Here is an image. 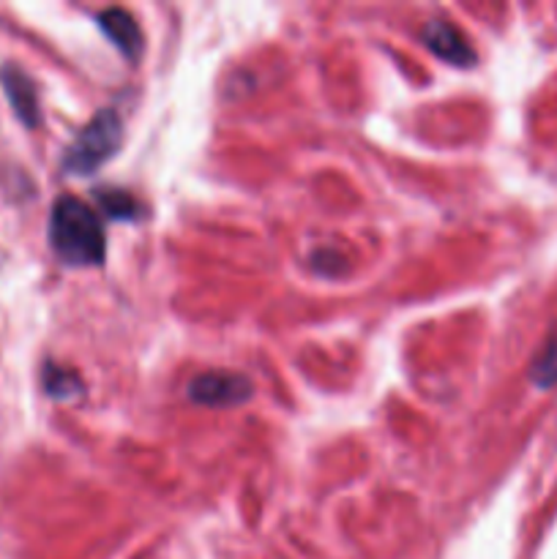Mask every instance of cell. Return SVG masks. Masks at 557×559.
Returning <instances> with one entry per match:
<instances>
[{
	"mask_svg": "<svg viewBox=\"0 0 557 559\" xmlns=\"http://www.w3.org/2000/svg\"><path fill=\"white\" fill-rule=\"evenodd\" d=\"M49 246L69 267H96L107 257L102 222L93 207L76 197L55 200L49 213Z\"/></svg>",
	"mask_w": 557,
	"mask_h": 559,
	"instance_id": "cell-1",
	"label": "cell"
},
{
	"mask_svg": "<svg viewBox=\"0 0 557 559\" xmlns=\"http://www.w3.org/2000/svg\"><path fill=\"white\" fill-rule=\"evenodd\" d=\"M123 145V123L115 109H102L91 123L74 136L63 158V169L71 175H93Z\"/></svg>",
	"mask_w": 557,
	"mask_h": 559,
	"instance_id": "cell-2",
	"label": "cell"
},
{
	"mask_svg": "<svg viewBox=\"0 0 557 559\" xmlns=\"http://www.w3.org/2000/svg\"><path fill=\"white\" fill-rule=\"evenodd\" d=\"M254 396V385L249 377L233 371H208L189 382V399L202 407H238Z\"/></svg>",
	"mask_w": 557,
	"mask_h": 559,
	"instance_id": "cell-3",
	"label": "cell"
},
{
	"mask_svg": "<svg viewBox=\"0 0 557 559\" xmlns=\"http://www.w3.org/2000/svg\"><path fill=\"white\" fill-rule=\"evenodd\" d=\"M424 44L437 55V58L446 60V63L462 66V69L475 63V52L470 49L467 38L459 33V27L448 25V22L442 20L429 22V25L424 27Z\"/></svg>",
	"mask_w": 557,
	"mask_h": 559,
	"instance_id": "cell-4",
	"label": "cell"
},
{
	"mask_svg": "<svg viewBox=\"0 0 557 559\" xmlns=\"http://www.w3.org/2000/svg\"><path fill=\"white\" fill-rule=\"evenodd\" d=\"M0 82H3V91L9 96L11 107H14L16 118L25 126L38 123V96L36 85H33L31 76L20 69V66H3L0 69Z\"/></svg>",
	"mask_w": 557,
	"mask_h": 559,
	"instance_id": "cell-5",
	"label": "cell"
},
{
	"mask_svg": "<svg viewBox=\"0 0 557 559\" xmlns=\"http://www.w3.org/2000/svg\"><path fill=\"white\" fill-rule=\"evenodd\" d=\"M98 27L104 36L118 47L123 58L137 60L142 52V31L134 22V16L123 9H107L98 14Z\"/></svg>",
	"mask_w": 557,
	"mask_h": 559,
	"instance_id": "cell-6",
	"label": "cell"
},
{
	"mask_svg": "<svg viewBox=\"0 0 557 559\" xmlns=\"http://www.w3.org/2000/svg\"><path fill=\"white\" fill-rule=\"evenodd\" d=\"M98 205H102V211L107 213L112 222H137V216L142 213L140 202H137L134 197L115 189L98 191Z\"/></svg>",
	"mask_w": 557,
	"mask_h": 559,
	"instance_id": "cell-7",
	"label": "cell"
},
{
	"mask_svg": "<svg viewBox=\"0 0 557 559\" xmlns=\"http://www.w3.org/2000/svg\"><path fill=\"white\" fill-rule=\"evenodd\" d=\"M530 377H533V382L538 388L557 385V331L552 333L549 342L535 355L533 366H530Z\"/></svg>",
	"mask_w": 557,
	"mask_h": 559,
	"instance_id": "cell-8",
	"label": "cell"
},
{
	"mask_svg": "<svg viewBox=\"0 0 557 559\" xmlns=\"http://www.w3.org/2000/svg\"><path fill=\"white\" fill-rule=\"evenodd\" d=\"M44 391L55 399H71V396H80L82 382L80 377L71 374V371L47 366V369H44Z\"/></svg>",
	"mask_w": 557,
	"mask_h": 559,
	"instance_id": "cell-9",
	"label": "cell"
}]
</instances>
